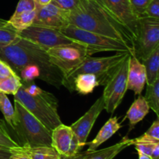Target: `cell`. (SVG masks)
<instances>
[{"instance_id":"1","label":"cell","mask_w":159,"mask_h":159,"mask_svg":"<svg viewBox=\"0 0 159 159\" xmlns=\"http://www.w3.org/2000/svg\"><path fill=\"white\" fill-rule=\"evenodd\" d=\"M68 20L69 24L81 29L120 40L134 51V36L98 0H79L70 11Z\"/></svg>"},{"instance_id":"2","label":"cell","mask_w":159,"mask_h":159,"mask_svg":"<svg viewBox=\"0 0 159 159\" xmlns=\"http://www.w3.org/2000/svg\"><path fill=\"white\" fill-rule=\"evenodd\" d=\"M0 59L6 62L16 73L23 67L35 65L40 68L42 80L57 89L62 86L64 75L51 62L46 50L20 37L17 41L0 46Z\"/></svg>"},{"instance_id":"3","label":"cell","mask_w":159,"mask_h":159,"mask_svg":"<svg viewBox=\"0 0 159 159\" xmlns=\"http://www.w3.org/2000/svg\"><path fill=\"white\" fill-rule=\"evenodd\" d=\"M14 100L18 101L51 131L62 124L57 113V99L48 92L39 88L35 94L30 95L21 86L14 95Z\"/></svg>"},{"instance_id":"4","label":"cell","mask_w":159,"mask_h":159,"mask_svg":"<svg viewBox=\"0 0 159 159\" xmlns=\"http://www.w3.org/2000/svg\"><path fill=\"white\" fill-rule=\"evenodd\" d=\"M16 142L20 146H51V131L18 101L14 100Z\"/></svg>"},{"instance_id":"5","label":"cell","mask_w":159,"mask_h":159,"mask_svg":"<svg viewBox=\"0 0 159 159\" xmlns=\"http://www.w3.org/2000/svg\"><path fill=\"white\" fill-rule=\"evenodd\" d=\"M129 52H117V54L108 57H93L88 56L80 65L64 76L62 85L73 93L72 82L75 78L79 74H93L97 77L99 85L107 83L116 67L127 57Z\"/></svg>"},{"instance_id":"6","label":"cell","mask_w":159,"mask_h":159,"mask_svg":"<svg viewBox=\"0 0 159 159\" xmlns=\"http://www.w3.org/2000/svg\"><path fill=\"white\" fill-rule=\"evenodd\" d=\"M60 32L72 41L84 45L89 56L102 51L129 52L134 54L133 50L120 40L81 29L74 25H68L60 30Z\"/></svg>"},{"instance_id":"7","label":"cell","mask_w":159,"mask_h":159,"mask_svg":"<svg viewBox=\"0 0 159 159\" xmlns=\"http://www.w3.org/2000/svg\"><path fill=\"white\" fill-rule=\"evenodd\" d=\"M131 54L118 65L105 84L103 90L104 104L107 113H113L122 102L127 90V75H128L129 60Z\"/></svg>"},{"instance_id":"8","label":"cell","mask_w":159,"mask_h":159,"mask_svg":"<svg viewBox=\"0 0 159 159\" xmlns=\"http://www.w3.org/2000/svg\"><path fill=\"white\" fill-rule=\"evenodd\" d=\"M47 52L51 63L61 71L64 76L89 56L84 45L75 41L50 48Z\"/></svg>"},{"instance_id":"9","label":"cell","mask_w":159,"mask_h":159,"mask_svg":"<svg viewBox=\"0 0 159 159\" xmlns=\"http://www.w3.org/2000/svg\"><path fill=\"white\" fill-rule=\"evenodd\" d=\"M138 34L134 43V55L142 62L159 47V19L138 18Z\"/></svg>"},{"instance_id":"10","label":"cell","mask_w":159,"mask_h":159,"mask_svg":"<svg viewBox=\"0 0 159 159\" xmlns=\"http://www.w3.org/2000/svg\"><path fill=\"white\" fill-rule=\"evenodd\" d=\"M17 34L21 38L29 40L46 51L56 46L73 42L58 30L35 25H31L23 30L17 31Z\"/></svg>"},{"instance_id":"11","label":"cell","mask_w":159,"mask_h":159,"mask_svg":"<svg viewBox=\"0 0 159 159\" xmlns=\"http://www.w3.org/2000/svg\"><path fill=\"white\" fill-rule=\"evenodd\" d=\"M69 12L51 2L43 6L36 5V16L32 25L60 30L69 25Z\"/></svg>"},{"instance_id":"12","label":"cell","mask_w":159,"mask_h":159,"mask_svg":"<svg viewBox=\"0 0 159 159\" xmlns=\"http://www.w3.org/2000/svg\"><path fill=\"white\" fill-rule=\"evenodd\" d=\"M51 147L61 156H74L80 152V148L71 127L61 124L51 131Z\"/></svg>"},{"instance_id":"13","label":"cell","mask_w":159,"mask_h":159,"mask_svg":"<svg viewBox=\"0 0 159 159\" xmlns=\"http://www.w3.org/2000/svg\"><path fill=\"white\" fill-rule=\"evenodd\" d=\"M103 110H105V104L102 96L94 102L91 108L82 117L70 126L82 149L86 145L87 138L90 131L98 116Z\"/></svg>"},{"instance_id":"14","label":"cell","mask_w":159,"mask_h":159,"mask_svg":"<svg viewBox=\"0 0 159 159\" xmlns=\"http://www.w3.org/2000/svg\"><path fill=\"white\" fill-rule=\"evenodd\" d=\"M112 15L129 30L134 38L138 34V18L133 13L129 0H98Z\"/></svg>"},{"instance_id":"15","label":"cell","mask_w":159,"mask_h":159,"mask_svg":"<svg viewBox=\"0 0 159 159\" xmlns=\"http://www.w3.org/2000/svg\"><path fill=\"white\" fill-rule=\"evenodd\" d=\"M146 84L145 68L134 54L129 60L127 89L134 92L135 95H141Z\"/></svg>"},{"instance_id":"16","label":"cell","mask_w":159,"mask_h":159,"mask_svg":"<svg viewBox=\"0 0 159 159\" xmlns=\"http://www.w3.org/2000/svg\"><path fill=\"white\" fill-rule=\"evenodd\" d=\"M123 126L121 125L120 123H119L118 121V117L113 116V117L110 118L107 121V123L102 126L96 138L91 142L86 143L87 145H89L86 152H91L96 150L97 148H99L101 144L106 142L107 140L110 139Z\"/></svg>"},{"instance_id":"17","label":"cell","mask_w":159,"mask_h":159,"mask_svg":"<svg viewBox=\"0 0 159 159\" xmlns=\"http://www.w3.org/2000/svg\"><path fill=\"white\" fill-rule=\"evenodd\" d=\"M131 145H133V139H129L125 137L119 143L110 147L91 152H85L86 156L85 159H113L123 150Z\"/></svg>"},{"instance_id":"18","label":"cell","mask_w":159,"mask_h":159,"mask_svg":"<svg viewBox=\"0 0 159 159\" xmlns=\"http://www.w3.org/2000/svg\"><path fill=\"white\" fill-rule=\"evenodd\" d=\"M150 107L146 102L144 96L140 95L139 97L134 100L131 107L126 114V118L129 120L130 122V131L140 122L142 120L148 113H149Z\"/></svg>"},{"instance_id":"19","label":"cell","mask_w":159,"mask_h":159,"mask_svg":"<svg viewBox=\"0 0 159 159\" xmlns=\"http://www.w3.org/2000/svg\"><path fill=\"white\" fill-rule=\"evenodd\" d=\"M12 149L25 154L30 159H61V155L51 146H19Z\"/></svg>"},{"instance_id":"20","label":"cell","mask_w":159,"mask_h":159,"mask_svg":"<svg viewBox=\"0 0 159 159\" xmlns=\"http://www.w3.org/2000/svg\"><path fill=\"white\" fill-rule=\"evenodd\" d=\"M73 92H77L82 95L92 93L95 88L99 86L97 77L93 74H79L74 79L72 82Z\"/></svg>"},{"instance_id":"21","label":"cell","mask_w":159,"mask_h":159,"mask_svg":"<svg viewBox=\"0 0 159 159\" xmlns=\"http://www.w3.org/2000/svg\"><path fill=\"white\" fill-rule=\"evenodd\" d=\"M142 63L145 68L147 85H152L159 78V47L155 48Z\"/></svg>"},{"instance_id":"22","label":"cell","mask_w":159,"mask_h":159,"mask_svg":"<svg viewBox=\"0 0 159 159\" xmlns=\"http://www.w3.org/2000/svg\"><path fill=\"white\" fill-rule=\"evenodd\" d=\"M35 16L36 9L32 11L23 12L16 16H12L8 20V23L17 31H21L33 24Z\"/></svg>"},{"instance_id":"23","label":"cell","mask_w":159,"mask_h":159,"mask_svg":"<svg viewBox=\"0 0 159 159\" xmlns=\"http://www.w3.org/2000/svg\"><path fill=\"white\" fill-rule=\"evenodd\" d=\"M20 38L16 30L6 20H0V46H7Z\"/></svg>"},{"instance_id":"24","label":"cell","mask_w":159,"mask_h":159,"mask_svg":"<svg viewBox=\"0 0 159 159\" xmlns=\"http://www.w3.org/2000/svg\"><path fill=\"white\" fill-rule=\"evenodd\" d=\"M145 96L146 102L156 115L159 116V78L152 85H147Z\"/></svg>"},{"instance_id":"25","label":"cell","mask_w":159,"mask_h":159,"mask_svg":"<svg viewBox=\"0 0 159 159\" xmlns=\"http://www.w3.org/2000/svg\"><path fill=\"white\" fill-rule=\"evenodd\" d=\"M0 111L2 113L5 121L13 130L15 127V111L14 107L6 94L0 93Z\"/></svg>"},{"instance_id":"26","label":"cell","mask_w":159,"mask_h":159,"mask_svg":"<svg viewBox=\"0 0 159 159\" xmlns=\"http://www.w3.org/2000/svg\"><path fill=\"white\" fill-rule=\"evenodd\" d=\"M23 85L20 78L17 75L0 79V93L6 95H15Z\"/></svg>"},{"instance_id":"27","label":"cell","mask_w":159,"mask_h":159,"mask_svg":"<svg viewBox=\"0 0 159 159\" xmlns=\"http://www.w3.org/2000/svg\"><path fill=\"white\" fill-rule=\"evenodd\" d=\"M17 75L20 78L22 83H28L32 82L36 79L42 80V72L40 68L35 65H29L23 67L20 70Z\"/></svg>"},{"instance_id":"28","label":"cell","mask_w":159,"mask_h":159,"mask_svg":"<svg viewBox=\"0 0 159 159\" xmlns=\"http://www.w3.org/2000/svg\"><path fill=\"white\" fill-rule=\"evenodd\" d=\"M0 146L9 149L19 147L18 143L11 136L6 122L0 119Z\"/></svg>"},{"instance_id":"29","label":"cell","mask_w":159,"mask_h":159,"mask_svg":"<svg viewBox=\"0 0 159 159\" xmlns=\"http://www.w3.org/2000/svg\"><path fill=\"white\" fill-rule=\"evenodd\" d=\"M151 2L152 0H129L132 12L137 18L142 16L146 8Z\"/></svg>"},{"instance_id":"30","label":"cell","mask_w":159,"mask_h":159,"mask_svg":"<svg viewBox=\"0 0 159 159\" xmlns=\"http://www.w3.org/2000/svg\"><path fill=\"white\" fill-rule=\"evenodd\" d=\"M158 144L159 142H136L134 143L133 145H134L135 149L138 152H141V153L146 154V155H152L155 148Z\"/></svg>"},{"instance_id":"31","label":"cell","mask_w":159,"mask_h":159,"mask_svg":"<svg viewBox=\"0 0 159 159\" xmlns=\"http://www.w3.org/2000/svg\"><path fill=\"white\" fill-rule=\"evenodd\" d=\"M35 9L36 3L34 0H20L12 16H16L23 12L34 10Z\"/></svg>"},{"instance_id":"32","label":"cell","mask_w":159,"mask_h":159,"mask_svg":"<svg viewBox=\"0 0 159 159\" xmlns=\"http://www.w3.org/2000/svg\"><path fill=\"white\" fill-rule=\"evenodd\" d=\"M142 16L159 19V0H152L146 8Z\"/></svg>"},{"instance_id":"33","label":"cell","mask_w":159,"mask_h":159,"mask_svg":"<svg viewBox=\"0 0 159 159\" xmlns=\"http://www.w3.org/2000/svg\"><path fill=\"white\" fill-rule=\"evenodd\" d=\"M79 0H52L51 3L57 6L60 9L71 11L76 7Z\"/></svg>"},{"instance_id":"34","label":"cell","mask_w":159,"mask_h":159,"mask_svg":"<svg viewBox=\"0 0 159 159\" xmlns=\"http://www.w3.org/2000/svg\"><path fill=\"white\" fill-rule=\"evenodd\" d=\"M16 73L13 71L12 68L6 62L0 59V79L15 75Z\"/></svg>"},{"instance_id":"35","label":"cell","mask_w":159,"mask_h":159,"mask_svg":"<svg viewBox=\"0 0 159 159\" xmlns=\"http://www.w3.org/2000/svg\"><path fill=\"white\" fill-rule=\"evenodd\" d=\"M144 134L153 138L155 139L159 140V120L158 117L155 120L152 124L148 130L144 133Z\"/></svg>"},{"instance_id":"36","label":"cell","mask_w":159,"mask_h":159,"mask_svg":"<svg viewBox=\"0 0 159 159\" xmlns=\"http://www.w3.org/2000/svg\"><path fill=\"white\" fill-rule=\"evenodd\" d=\"M10 151L12 152V155H11L9 159H30L29 156L22 153V152H17L13 149H10Z\"/></svg>"},{"instance_id":"37","label":"cell","mask_w":159,"mask_h":159,"mask_svg":"<svg viewBox=\"0 0 159 159\" xmlns=\"http://www.w3.org/2000/svg\"><path fill=\"white\" fill-rule=\"evenodd\" d=\"M12 152L10 149L0 146V159H9Z\"/></svg>"},{"instance_id":"38","label":"cell","mask_w":159,"mask_h":159,"mask_svg":"<svg viewBox=\"0 0 159 159\" xmlns=\"http://www.w3.org/2000/svg\"><path fill=\"white\" fill-rule=\"evenodd\" d=\"M85 156H86V152H83V153H80V152H79V154L74 155V156H61V159H85Z\"/></svg>"},{"instance_id":"39","label":"cell","mask_w":159,"mask_h":159,"mask_svg":"<svg viewBox=\"0 0 159 159\" xmlns=\"http://www.w3.org/2000/svg\"><path fill=\"white\" fill-rule=\"evenodd\" d=\"M51 1H52V0H34L36 5H37V6H46V5L51 3Z\"/></svg>"},{"instance_id":"40","label":"cell","mask_w":159,"mask_h":159,"mask_svg":"<svg viewBox=\"0 0 159 159\" xmlns=\"http://www.w3.org/2000/svg\"><path fill=\"white\" fill-rule=\"evenodd\" d=\"M151 156L153 159H159V144L155 148Z\"/></svg>"},{"instance_id":"41","label":"cell","mask_w":159,"mask_h":159,"mask_svg":"<svg viewBox=\"0 0 159 159\" xmlns=\"http://www.w3.org/2000/svg\"><path fill=\"white\" fill-rule=\"evenodd\" d=\"M138 159H153L151 155H146V154L141 153V152H138Z\"/></svg>"}]
</instances>
